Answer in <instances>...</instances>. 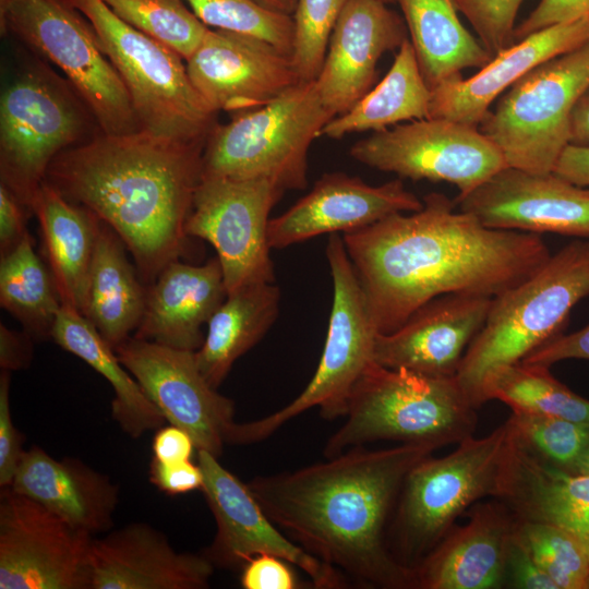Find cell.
<instances>
[{"instance_id":"5bb4252c","label":"cell","mask_w":589,"mask_h":589,"mask_svg":"<svg viewBox=\"0 0 589 589\" xmlns=\"http://www.w3.org/2000/svg\"><path fill=\"white\" fill-rule=\"evenodd\" d=\"M284 192L266 179L202 176L185 232L215 249L227 294L275 283L267 228L269 213Z\"/></svg>"},{"instance_id":"83f0119b","label":"cell","mask_w":589,"mask_h":589,"mask_svg":"<svg viewBox=\"0 0 589 589\" xmlns=\"http://www.w3.org/2000/svg\"><path fill=\"white\" fill-rule=\"evenodd\" d=\"M10 488L91 536L108 531L119 488L75 458L55 459L43 448L24 450Z\"/></svg>"},{"instance_id":"cb8c5ba5","label":"cell","mask_w":589,"mask_h":589,"mask_svg":"<svg viewBox=\"0 0 589 589\" xmlns=\"http://www.w3.org/2000/svg\"><path fill=\"white\" fill-rule=\"evenodd\" d=\"M515 514L498 500L476 504L413 568L417 589H495L505 584Z\"/></svg>"},{"instance_id":"f546056e","label":"cell","mask_w":589,"mask_h":589,"mask_svg":"<svg viewBox=\"0 0 589 589\" xmlns=\"http://www.w3.org/2000/svg\"><path fill=\"white\" fill-rule=\"evenodd\" d=\"M125 249L121 238L101 221L89 269L85 316L113 349L137 329L147 293Z\"/></svg>"},{"instance_id":"ee69618b","label":"cell","mask_w":589,"mask_h":589,"mask_svg":"<svg viewBox=\"0 0 589 589\" xmlns=\"http://www.w3.org/2000/svg\"><path fill=\"white\" fill-rule=\"evenodd\" d=\"M589 16V0H541L514 31V40L548 28Z\"/></svg>"},{"instance_id":"f6af8a7d","label":"cell","mask_w":589,"mask_h":589,"mask_svg":"<svg viewBox=\"0 0 589 589\" xmlns=\"http://www.w3.org/2000/svg\"><path fill=\"white\" fill-rule=\"evenodd\" d=\"M287 561L273 554H257L243 566L240 582L244 589H296V576Z\"/></svg>"},{"instance_id":"60d3db41","label":"cell","mask_w":589,"mask_h":589,"mask_svg":"<svg viewBox=\"0 0 589 589\" xmlns=\"http://www.w3.org/2000/svg\"><path fill=\"white\" fill-rule=\"evenodd\" d=\"M349 0H297L291 61L300 81H314L334 26Z\"/></svg>"},{"instance_id":"74e56055","label":"cell","mask_w":589,"mask_h":589,"mask_svg":"<svg viewBox=\"0 0 589 589\" xmlns=\"http://www.w3.org/2000/svg\"><path fill=\"white\" fill-rule=\"evenodd\" d=\"M121 20L176 50L185 61L209 27L182 0H103Z\"/></svg>"},{"instance_id":"6da1fadb","label":"cell","mask_w":589,"mask_h":589,"mask_svg":"<svg viewBox=\"0 0 589 589\" xmlns=\"http://www.w3.org/2000/svg\"><path fill=\"white\" fill-rule=\"evenodd\" d=\"M417 212L396 213L342 236L380 334L447 293L495 297L551 257L541 235L484 226L445 194L423 196Z\"/></svg>"},{"instance_id":"603a6c76","label":"cell","mask_w":589,"mask_h":589,"mask_svg":"<svg viewBox=\"0 0 589 589\" xmlns=\"http://www.w3.org/2000/svg\"><path fill=\"white\" fill-rule=\"evenodd\" d=\"M89 564L91 589H203L215 569L203 554L176 551L142 522L93 539Z\"/></svg>"},{"instance_id":"277c9868","label":"cell","mask_w":589,"mask_h":589,"mask_svg":"<svg viewBox=\"0 0 589 589\" xmlns=\"http://www.w3.org/2000/svg\"><path fill=\"white\" fill-rule=\"evenodd\" d=\"M587 296L589 242L582 240L565 245L532 276L495 296L456 374L473 407L483 404V385L492 373L562 334L572 309Z\"/></svg>"},{"instance_id":"5b68a950","label":"cell","mask_w":589,"mask_h":589,"mask_svg":"<svg viewBox=\"0 0 589 589\" xmlns=\"http://www.w3.org/2000/svg\"><path fill=\"white\" fill-rule=\"evenodd\" d=\"M477 408L456 376H433L370 363L356 383L346 421L328 438L324 456L375 441L435 448L472 436Z\"/></svg>"},{"instance_id":"7a4b0ae2","label":"cell","mask_w":589,"mask_h":589,"mask_svg":"<svg viewBox=\"0 0 589 589\" xmlns=\"http://www.w3.org/2000/svg\"><path fill=\"white\" fill-rule=\"evenodd\" d=\"M435 449L360 445L296 471L255 477L248 485L287 537L346 579L410 589L413 570L390 553L387 530L407 474Z\"/></svg>"},{"instance_id":"3957f363","label":"cell","mask_w":589,"mask_h":589,"mask_svg":"<svg viewBox=\"0 0 589 589\" xmlns=\"http://www.w3.org/2000/svg\"><path fill=\"white\" fill-rule=\"evenodd\" d=\"M205 144L144 130L100 132L60 153L46 181L121 238L148 287L185 252V225L202 178Z\"/></svg>"},{"instance_id":"d590c367","label":"cell","mask_w":589,"mask_h":589,"mask_svg":"<svg viewBox=\"0 0 589 589\" xmlns=\"http://www.w3.org/2000/svg\"><path fill=\"white\" fill-rule=\"evenodd\" d=\"M549 369L521 362L498 369L483 385V404L497 399L510 409L550 414L589 428V400L556 380Z\"/></svg>"},{"instance_id":"e575fe53","label":"cell","mask_w":589,"mask_h":589,"mask_svg":"<svg viewBox=\"0 0 589 589\" xmlns=\"http://www.w3.org/2000/svg\"><path fill=\"white\" fill-rule=\"evenodd\" d=\"M34 242L28 232L13 250L0 256V305L34 340H44L51 338L62 302Z\"/></svg>"},{"instance_id":"ab89813d","label":"cell","mask_w":589,"mask_h":589,"mask_svg":"<svg viewBox=\"0 0 589 589\" xmlns=\"http://www.w3.org/2000/svg\"><path fill=\"white\" fill-rule=\"evenodd\" d=\"M508 421L522 444L566 471L572 469L589 443V428L558 417L512 409Z\"/></svg>"},{"instance_id":"4316f807","label":"cell","mask_w":589,"mask_h":589,"mask_svg":"<svg viewBox=\"0 0 589 589\" xmlns=\"http://www.w3.org/2000/svg\"><path fill=\"white\" fill-rule=\"evenodd\" d=\"M226 297L217 256L202 265L172 261L147 287L144 313L133 336L196 351L205 338L203 326Z\"/></svg>"},{"instance_id":"8fae6325","label":"cell","mask_w":589,"mask_h":589,"mask_svg":"<svg viewBox=\"0 0 589 589\" xmlns=\"http://www.w3.org/2000/svg\"><path fill=\"white\" fill-rule=\"evenodd\" d=\"M0 31L57 65L106 134L141 131L122 79L92 23L68 0H5Z\"/></svg>"},{"instance_id":"836d02e7","label":"cell","mask_w":589,"mask_h":589,"mask_svg":"<svg viewBox=\"0 0 589 589\" xmlns=\"http://www.w3.org/2000/svg\"><path fill=\"white\" fill-rule=\"evenodd\" d=\"M432 91L419 68L410 39L398 48L383 80L348 111L332 118L322 135L338 140L351 133L377 132L402 121L430 117Z\"/></svg>"},{"instance_id":"8d00e7d4","label":"cell","mask_w":589,"mask_h":589,"mask_svg":"<svg viewBox=\"0 0 589 589\" xmlns=\"http://www.w3.org/2000/svg\"><path fill=\"white\" fill-rule=\"evenodd\" d=\"M515 531L557 589H589V549L578 537L562 527L517 516Z\"/></svg>"},{"instance_id":"d6a6232c","label":"cell","mask_w":589,"mask_h":589,"mask_svg":"<svg viewBox=\"0 0 589 589\" xmlns=\"http://www.w3.org/2000/svg\"><path fill=\"white\" fill-rule=\"evenodd\" d=\"M402 11L421 73L432 89L483 68L490 52L461 24L453 0H396Z\"/></svg>"},{"instance_id":"816d5d0a","label":"cell","mask_w":589,"mask_h":589,"mask_svg":"<svg viewBox=\"0 0 589 589\" xmlns=\"http://www.w3.org/2000/svg\"><path fill=\"white\" fill-rule=\"evenodd\" d=\"M34 338L26 333L10 329L0 323V366L4 371H16L29 365L33 358Z\"/></svg>"},{"instance_id":"bcb514c9","label":"cell","mask_w":589,"mask_h":589,"mask_svg":"<svg viewBox=\"0 0 589 589\" xmlns=\"http://www.w3.org/2000/svg\"><path fill=\"white\" fill-rule=\"evenodd\" d=\"M504 587L557 589L551 578L537 564L515 530L507 553Z\"/></svg>"},{"instance_id":"1f68e13d","label":"cell","mask_w":589,"mask_h":589,"mask_svg":"<svg viewBox=\"0 0 589 589\" xmlns=\"http://www.w3.org/2000/svg\"><path fill=\"white\" fill-rule=\"evenodd\" d=\"M280 289L275 283L247 286L227 294L211 316L202 346L195 351L197 366L217 388L233 363L269 330L279 313Z\"/></svg>"},{"instance_id":"7402d4cb","label":"cell","mask_w":589,"mask_h":589,"mask_svg":"<svg viewBox=\"0 0 589 589\" xmlns=\"http://www.w3.org/2000/svg\"><path fill=\"white\" fill-rule=\"evenodd\" d=\"M408 35L404 17L382 0H349L314 80L328 111L342 115L360 100L374 86L378 60Z\"/></svg>"},{"instance_id":"44dd1931","label":"cell","mask_w":589,"mask_h":589,"mask_svg":"<svg viewBox=\"0 0 589 589\" xmlns=\"http://www.w3.org/2000/svg\"><path fill=\"white\" fill-rule=\"evenodd\" d=\"M493 297L447 293L418 308L397 329L377 334L373 361L433 376H456L483 327Z\"/></svg>"},{"instance_id":"ac0fdd59","label":"cell","mask_w":589,"mask_h":589,"mask_svg":"<svg viewBox=\"0 0 589 589\" xmlns=\"http://www.w3.org/2000/svg\"><path fill=\"white\" fill-rule=\"evenodd\" d=\"M455 203L490 228L589 238V188L553 171L505 167Z\"/></svg>"},{"instance_id":"f35d334b","label":"cell","mask_w":589,"mask_h":589,"mask_svg":"<svg viewBox=\"0 0 589 589\" xmlns=\"http://www.w3.org/2000/svg\"><path fill=\"white\" fill-rule=\"evenodd\" d=\"M182 1L206 26L260 38L291 57L292 16L269 11L253 0Z\"/></svg>"},{"instance_id":"f5cc1de1","label":"cell","mask_w":589,"mask_h":589,"mask_svg":"<svg viewBox=\"0 0 589 589\" xmlns=\"http://www.w3.org/2000/svg\"><path fill=\"white\" fill-rule=\"evenodd\" d=\"M553 172L574 184L589 188V146L568 144Z\"/></svg>"},{"instance_id":"7dc6e473","label":"cell","mask_w":589,"mask_h":589,"mask_svg":"<svg viewBox=\"0 0 589 589\" xmlns=\"http://www.w3.org/2000/svg\"><path fill=\"white\" fill-rule=\"evenodd\" d=\"M567 359L589 360V324L572 334H560L530 352L520 362L550 368Z\"/></svg>"},{"instance_id":"681fc988","label":"cell","mask_w":589,"mask_h":589,"mask_svg":"<svg viewBox=\"0 0 589 589\" xmlns=\"http://www.w3.org/2000/svg\"><path fill=\"white\" fill-rule=\"evenodd\" d=\"M27 207L4 184L0 183V256L13 250L29 232Z\"/></svg>"},{"instance_id":"db71d44e","label":"cell","mask_w":589,"mask_h":589,"mask_svg":"<svg viewBox=\"0 0 589 589\" xmlns=\"http://www.w3.org/2000/svg\"><path fill=\"white\" fill-rule=\"evenodd\" d=\"M569 144L589 146V86L573 109Z\"/></svg>"},{"instance_id":"ffe728a7","label":"cell","mask_w":589,"mask_h":589,"mask_svg":"<svg viewBox=\"0 0 589 589\" xmlns=\"http://www.w3.org/2000/svg\"><path fill=\"white\" fill-rule=\"evenodd\" d=\"M422 206V200L400 178L370 185L341 171L326 172L309 193L269 219L268 244L280 250L325 233L351 232Z\"/></svg>"},{"instance_id":"11a10c76","label":"cell","mask_w":589,"mask_h":589,"mask_svg":"<svg viewBox=\"0 0 589 589\" xmlns=\"http://www.w3.org/2000/svg\"><path fill=\"white\" fill-rule=\"evenodd\" d=\"M253 1L269 11L290 15V16H292L296 5H297V0H253Z\"/></svg>"},{"instance_id":"9a60e30c","label":"cell","mask_w":589,"mask_h":589,"mask_svg":"<svg viewBox=\"0 0 589 589\" xmlns=\"http://www.w3.org/2000/svg\"><path fill=\"white\" fill-rule=\"evenodd\" d=\"M93 536L1 488L0 589H91Z\"/></svg>"},{"instance_id":"c3c4849f","label":"cell","mask_w":589,"mask_h":589,"mask_svg":"<svg viewBox=\"0 0 589 589\" xmlns=\"http://www.w3.org/2000/svg\"><path fill=\"white\" fill-rule=\"evenodd\" d=\"M151 481L160 491L170 495L188 493L201 490L203 485V472L199 464L191 460L163 464L152 460Z\"/></svg>"},{"instance_id":"2e32d148","label":"cell","mask_w":589,"mask_h":589,"mask_svg":"<svg viewBox=\"0 0 589 589\" xmlns=\"http://www.w3.org/2000/svg\"><path fill=\"white\" fill-rule=\"evenodd\" d=\"M203 472L201 491L215 518L217 530L203 555L219 568L242 567L257 554H273L302 569L320 589L344 588L348 581L289 537L266 515L248 483L205 450H197Z\"/></svg>"},{"instance_id":"ba28073f","label":"cell","mask_w":589,"mask_h":589,"mask_svg":"<svg viewBox=\"0 0 589 589\" xmlns=\"http://www.w3.org/2000/svg\"><path fill=\"white\" fill-rule=\"evenodd\" d=\"M335 116L315 81H300L272 101L236 113L206 140L202 176L266 179L281 190L308 185V153Z\"/></svg>"},{"instance_id":"9f6ffc18","label":"cell","mask_w":589,"mask_h":589,"mask_svg":"<svg viewBox=\"0 0 589 589\" xmlns=\"http://www.w3.org/2000/svg\"><path fill=\"white\" fill-rule=\"evenodd\" d=\"M569 472L589 476V443L587 444Z\"/></svg>"},{"instance_id":"484cf974","label":"cell","mask_w":589,"mask_h":589,"mask_svg":"<svg viewBox=\"0 0 589 589\" xmlns=\"http://www.w3.org/2000/svg\"><path fill=\"white\" fill-rule=\"evenodd\" d=\"M495 497L518 518L562 527L589 549V476L544 460L517 438L513 428Z\"/></svg>"},{"instance_id":"d6986e66","label":"cell","mask_w":589,"mask_h":589,"mask_svg":"<svg viewBox=\"0 0 589 589\" xmlns=\"http://www.w3.org/2000/svg\"><path fill=\"white\" fill-rule=\"evenodd\" d=\"M185 64L215 112L259 108L300 82L289 56L260 38L224 29L209 28Z\"/></svg>"},{"instance_id":"7c38bea8","label":"cell","mask_w":589,"mask_h":589,"mask_svg":"<svg viewBox=\"0 0 589 589\" xmlns=\"http://www.w3.org/2000/svg\"><path fill=\"white\" fill-rule=\"evenodd\" d=\"M588 86L589 40L527 72L478 128L508 167L551 172L570 143L573 109Z\"/></svg>"},{"instance_id":"4fadbf2b","label":"cell","mask_w":589,"mask_h":589,"mask_svg":"<svg viewBox=\"0 0 589 589\" xmlns=\"http://www.w3.org/2000/svg\"><path fill=\"white\" fill-rule=\"evenodd\" d=\"M359 163L413 181L448 182L461 197L508 167L477 125L425 118L373 132L349 151Z\"/></svg>"},{"instance_id":"4dcf8cb0","label":"cell","mask_w":589,"mask_h":589,"mask_svg":"<svg viewBox=\"0 0 589 589\" xmlns=\"http://www.w3.org/2000/svg\"><path fill=\"white\" fill-rule=\"evenodd\" d=\"M51 339L108 381L115 392L111 416L131 437L137 438L145 432L164 425L166 419L161 412L86 316L74 308L62 304L55 321Z\"/></svg>"},{"instance_id":"f907efd6","label":"cell","mask_w":589,"mask_h":589,"mask_svg":"<svg viewBox=\"0 0 589 589\" xmlns=\"http://www.w3.org/2000/svg\"><path fill=\"white\" fill-rule=\"evenodd\" d=\"M196 448L190 434L181 428L169 424L161 426L153 440V459L163 464L191 460Z\"/></svg>"},{"instance_id":"f1b7e54d","label":"cell","mask_w":589,"mask_h":589,"mask_svg":"<svg viewBox=\"0 0 589 589\" xmlns=\"http://www.w3.org/2000/svg\"><path fill=\"white\" fill-rule=\"evenodd\" d=\"M45 262L62 304L87 312L89 269L101 220L89 209L67 200L46 180L32 205Z\"/></svg>"},{"instance_id":"e0dca14e","label":"cell","mask_w":589,"mask_h":589,"mask_svg":"<svg viewBox=\"0 0 589 589\" xmlns=\"http://www.w3.org/2000/svg\"><path fill=\"white\" fill-rule=\"evenodd\" d=\"M115 351L169 424L187 431L197 450L223 454L235 404L207 383L195 351L134 336Z\"/></svg>"},{"instance_id":"6f0895ef","label":"cell","mask_w":589,"mask_h":589,"mask_svg":"<svg viewBox=\"0 0 589 589\" xmlns=\"http://www.w3.org/2000/svg\"><path fill=\"white\" fill-rule=\"evenodd\" d=\"M382 1L387 3V4H390V3L395 2L396 0H382Z\"/></svg>"},{"instance_id":"d4e9b609","label":"cell","mask_w":589,"mask_h":589,"mask_svg":"<svg viewBox=\"0 0 589 589\" xmlns=\"http://www.w3.org/2000/svg\"><path fill=\"white\" fill-rule=\"evenodd\" d=\"M589 40V16L550 26L516 41L474 75L458 77L432 89L429 118L479 125L490 106L538 64Z\"/></svg>"},{"instance_id":"30bf717a","label":"cell","mask_w":589,"mask_h":589,"mask_svg":"<svg viewBox=\"0 0 589 589\" xmlns=\"http://www.w3.org/2000/svg\"><path fill=\"white\" fill-rule=\"evenodd\" d=\"M325 252L333 279V302L323 352L311 381L281 409L250 422H233L226 444L264 441L310 408L317 407L326 420L346 416L356 383L373 362L378 332L339 233L328 236Z\"/></svg>"},{"instance_id":"b9f144b4","label":"cell","mask_w":589,"mask_h":589,"mask_svg":"<svg viewBox=\"0 0 589 589\" xmlns=\"http://www.w3.org/2000/svg\"><path fill=\"white\" fill-rule=\"evenodd\" d=\"M522 0H453L492 57L515 44V20Z\"/></svg>"},{"instance_id":"7bdbcfd3","label":"cell","mask_w":589,"mask_h":589,"mask_svg":"<svg viewBox=\"0 0 589 589\" xmlns=\"http://www.w3.org/2000/svg\"><path fill=\"white\" fill-rule=\"evenodd\" d=\"M9 371L0 374V486H10L23 456V436L15 428L10 410Z\"/></svg>"},{"instance_id":"9c48e42d","label":"cell","mask_w":589,"mask_h":589,"mask_svg":"<svg viewBox=\"0 0 589 589\" xmlns=\"http://www.w3.org/2000/svg\"><path fill=\"white\" fill-rule=\"evenodd\" d=\"M94 26L122 79L141 129L182 142L206 141L217 125L183 58L121 20L103 0H68Z\"/></svg>"},{"instance_id":"8992f818","label":"cell","mask_w":589,"mask_h":589,"mask_svg":"<svg viewBox=\"0 0 589 589\" xmlns=\"http://www.w3.org/2000/svg\"><path fill=\"white\" fill-rule=\"evenodd\" d=\"M510 434L507 420L489 435L469 436L453 453L428 456L409 471L387 530L389 551L401 565L413 570L462 512L481 497H495Z\"/></svg>"},{"instance_id":"52a82bcc","label":"cell","mask_w":589,"mask_h":589,"mask_svg":"<svg viewBox=\"0 0 589 589\" xmlns=\"http://www.w3.org/2000/svg\"><path fill=\"white\" fill-rule=\"evenodd\" d=\"M103 132L70 82L47 64L24 67L0 99V183L32 213L51 161Z\"/></svg>"},{"instance_id":"680465c9","label":"cell","mask_w":589,"mask_h":589,"mask_svg":"<svg viewBox=\"0 0 589 589\" xmlns=\"http://www.w3.org/2000/svg\"><path fill=\"white\" fill-rule=\"evenodd\" d=\"M0 1H4V0H0Z\"/></svg>"}]
</instances>
